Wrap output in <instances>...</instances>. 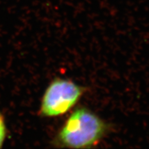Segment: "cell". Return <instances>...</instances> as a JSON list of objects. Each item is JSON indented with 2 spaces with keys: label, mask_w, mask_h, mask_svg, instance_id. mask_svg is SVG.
Masks as SVG:
<instances>
[{
  "label": "cell",
  "mask_w": 149,
  "mask_h": 149,
  "mask_svg": "<svg viewBox=\"0 0 149 149\" xmlns=\"http://www.w3.org/2000/svg\"><path fill=\"white\" fill-rule=\"evenodd\" d=\"M6 136V126L4 119L2 115L0 113V148L4 142Z\"/></svg>",
  "instance_id": "3"
},
{
  "label": "cell",
  "mask_w": 149,
  "mask_h": 149,
  "mask_svg": "<svg viewBox=\"0 0 149 149\" xmlns=\"http://www.w3.org/2000/svg\"><path fill=\"white\" fill-rule=\"evenodd\" d=\"M86 88L74 81L64 78H55L50 83L41 101L40 115L55 117L71 110L85 93Z\"/></svg>",
  "instance_id": "2"
},
{
  "label": "cell",
  "mask_w": 149,
  "mask_h": 149,
  "mask_svg": "<svg viewBox=\"0 0 149 149\" xmlns=\"http://www.w3.org/2000/svg\"><path fill=\"white\" fill-rule=\"evenodd\" d=\"M109 126L100 117L86 107L74 109L57 132L56 146L68 148L94 147L104 138Z\"/></svg>",
  "instance_id": "1"
}]
</instances>
